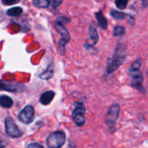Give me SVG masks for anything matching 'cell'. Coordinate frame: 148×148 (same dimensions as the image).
<instances>
[{"label": "cell", "instance_id": "obj_1", "mask_svg": "<svg viewBox=\"0 0 148 148\" xmlns=\"http://www.w3.org/2000/svg\"><path fill=\"white\" fill-rule=\"evenodd\" d=\"M69 22H70V19L66 17H59L55 20V27L56 30L60 33L61 36H62L59 42V46L61 52L63 54L65 51V46L70 40L69 31L65 27V25L67 24Z\"/></svg>", "mask_w": 148, "mask_h": 148}, {"label": "cell", "instance_id": "obj_2", "mask_svg": "<svg viewBox=\"0 0 148 148\" xmlns=\"http://www.w3.org/2000/svg\"><path fill=\"white\" fill-rule=\"evenodd\" d=\"M126 56H127L126 48L122 46H119L116 49L112 61H111V63L108 64V67H107V73L111 74L113 72L116 70L122 64L123 62L125 59Z\"/></svg>", "mask_w": 148, "mask_h": 148}, {"label": "cell", "instance_id": "obj_3", "mask_svg": "<svg viewBox=\"0 0 148 148\" xmlns=\"http://www.w3.org/2000/svg\"><path fill=\"white\" fill-rule=\"evenodd\" d=\"M66 142V134L62 131H56L51 133L46 140L49 148H62Z\"/></svg>", "mask_w": 148, "mask_h": 148}, {"label": "cell", "instance_id": "obj_4", "mask_svg": "<svg viewBox=\"0 0 148 148\" xmlns=\"http://www.w3.org/2000/svg\"><path fill=\"white\" fill-rule=\"evenodd\" d=\"M120 112V106L119 104H114L108 110L105 117V123L110 130L115 128L116 120L118 119Z\"/></svg>", "mask_w": 148, "mask_h": 148}, {"label": "cell", "instance_id": "obj_5", "mask_svg": "<svg viewBox=\"0 0 148 148\" xmlns=\"http://www.w3.org/2000/svg\"><path fill=\"white\" fill-rule=\"evenodd\" d=\"M86 111L85 107L82 103H75V108L72 111V117L73 121L77 127H82L85 124L84 114Z\"/></svg>", "mask_w": 148, "mask_h": 148}, {"label": "cell", "instance_id": "obj_6", "mask_svg": "<svg viewBox=\"0 0 148 148\" xmlns=\"http://www.w3.org/2000/svg\"><path fill=\"white\" fill-rule=\"evenodd\" d=\"M5 131L7 135L12 138H18L23 135V133L20 129L14 123L13 119L10 116H7L4 121Z\"/></svg>", "mask_w": 148, "mask_h": 148}, {"label": "cell", "instance_id": "obj_7", "mask_svg": "<svg viewBox=\"0 0 148 148\" xmlns=\"http://www.w3.org/2000/svg\"><path fill=\"white\" fill-rule=\"evenodd\" d=\"M34 108L32 106H26L20 112L18 115V119L20 122L25 124H29L33 122L34 120Z\"/></svg>", "mask_w": 148, "mask_h": 148}, {"label": "cell", "instance_id": "obj_8", "mask_svg": "<svg viewBox=\"0 0 148 148\" xmlns=\"http://www.w3.org/2000/svg\"><path fill=\"white\" fill-rule=\"evenodd\" d=\"M130 75L132 77L131 85L133 88L142 91V88H143V82L144 77L143 75L140 70L136 71V72H130Z\"/></svg>", "mask_w": 148, "mask_h": 148}, {"label": "cell", "instance_id": "obj_9", "mask_svg": "<svg viewBox=\"0 0 148 148\" xmlns=\"http://www.w3.org/2000/svg\"><path fill=\"white\" fill-rule=\"evenodd\" d=\"M89 34L90 37L89 39L88 40V41L86 42V45L88 46H93L94 45H95L97 43V42L98 41V30H97L96 27L94 25V23H92L90 25L89 27Z\"/></svg>", "mask_w": 148, "mask_h": 148}, {"label": "cell", "instance_id": "obj_10", "mask_svg": "<svg viewBox=\"0 0 148 148\" xmlns=\"http://www.w3.org/2000/svg\"><path fill=\"white\" fill-rule=\"evenodd\" d=\"M55 96V92L52 90L44 92L40 97V103L43 106H47L51 103Z\"/></svg>", "mask_w": 148, "mask_h": 148}, {"label": "cell", "instance_id": "obj_11", "mask_svg": "<svg viewBox=\"0 0 148 148\" xmlns=\"http://www.w3.org/2000/svg\"><path fill=\"white\" fill-rule=\"evenodd\" d=\"M13 105V101L8 95L0 96V106L4 108H10Z\"/></svg>", "mask_w": 148, "mask_h": 148}, {"label": "cell", "instance_id": "obj_12", "mask_svg": "<svg viewBox=\"0 0 148 148\" xmlns=\"http://www.w3.org/2000/svg\"><path fill=\"white\" fill-rule=\"evenodd\" d=\"M95 17L98 20L100 27L102 29H106L108 27V20L103 15L102 12H98L95 13Z\"/></svg>", "mask_w": 148, "mask_h": 148}, {"label": "cell", "instance_id": "obj_13", "mask_svg": "<svg viewBox=\"0 0 148 148\" xmlns=\"http://www.w3.org/2000/svg\"><path fill=\"white\" fill-rule=\"evenodd\" d=\"M23 13V9L20 7H13L7 10V14L10 17H18Z\"/></svg>", "mask_w": 148, "mask_h": 148}, {"label": "cell", "instance_id": "obj_14", "mask_svg": "<svg viewBox=\"0 0 148 148\" xmlns=\"http://www.w3.org/2000/svg\"><path fill=\"white\" fill-rule=\"evenodd\" d=\"M142 63H143V62H142V59H137V60L134 61L129 69V73L140 70V68L142 66Z\"/></svg>", "mask_w": 148, "mask_h": 148}, {"label": "cell", "instance_id": "obj_15", "mask_svg": "<svg viewBox=\"0 0 148 148\" xmlns=\"http://www.w3.org/2000/svg\"><path fill=\"white\" fill-rule=\"evenodd\" d=\"M33 3L38 8H47L49 6V0H33Z\"/></svg>", "mask_w": 148, "mask_h": 148}, {"label": "cell", "instance_id": "obj_16", "mask_svg": "<svg viewBox=\"0 0 148 148\" xmlns=\"http://www.w3.org/2000/svg\"><path fill=\"white\" fill-rule=\"evenodd\" d=\"M53 68H51L50 66H49V67L46 69V72H44L43 73H42L41 75H40V77L43 79H50L51 77H53Z\"/></svg>", "mask_w": 148, "mask_h": 148}, {"label": "cell", "instance_id": "obj_17", "mask_svg": "<svg viewBox=\"0 0 148 148\" xmlns=\"http://www.w3.org/2000/svg\"><path fill=\"white\" fill-rule=\"evenodd\" d=\"M111 15L113 18L116 20H124L125 18V14L116 10H112L111 12Z\"/></svg>", "mask_w": 148, "mask_h": 148}, {"label": "cell", "instance_id": "obj_18", "mask_svg": "<svg viewBox=\"0 0 148 148\" xmlns=\"http://www.w3.org/2000/svg\"><path fill=\"white\" fill-rule=\"evenodd\" d=\"M113 33L114 36H122L125 33V28L123 26L116 25L114 27Z\"/></svg>", "mask_w": 148, "mask_h": 148}, {"label": "cell", "instance_id": "obj_19", "mask_svg": "<svg viewBox=\"0 0 148 148\" xmlns=\"http://www.w3.org/2000/svg\"><path fill=\"white\" fill-rule=\"evenodd\" d=\"M0 90H7V91H15L16 88L12 85L7 84L6 82L0 80Z\"/></svg>", "mask_w": 148, "mask_h": 148}, {"label": "cell", "instance_id": "obj_20", "mask_svg": "<svg viewBox=\"0 0 148 148\" xmlns=\"http://www.w3.org/2000/svg\"><path fill=\"white\" fill-rule=\"evenodd\" d=\"M129 0H115V4L117 8L120 10H124L127 7L128 4Z\"/></svg>", "mask_w": 148, "mask_h": 148}, {"label": "cell", "instance_id": "obj_21", "mask_svg": "<svg viewBox=\"0 0 148 148\" xmlns=\"http://www.w3.org/2000/svg\"><path fill=\"white\" fill-rule=\"evenodd\" d=\"M27 148H44L43 146L42 145L39 144L38 143H30L27 145Z\"/></svg>", "mask_w": 148, "mask_h": 148}, {"label": "cell", "instance_id": "obj_22", "mask_svg": "<svg viewBox=\"0 0 148 148\" xmlns=\"http://www.w3.org/2000/svg\"><path fill=\"white\" fill-rule=\"evenodd\" d=\"M62 1L63 0H51V6L53 8H56V7H59L61 4H62Z\"/></svg>", "mask_w": 148, "mask_h": 148}, {"label": "cell", "instance_id": "obj_23", "mask_svg": "<svg viewBox=\"0 0 148 148\" xmlns=\"http://www.w3.org/2000/svg\"><path fill=\"white\" fill-rule=\"evenodd\" d=\"M4 5H12L18 1V0H1Z\"/></svg>", "mask_w": 148, "mask_h": 148}, {"label": "cell", "instance_id": "obj_24", "mask_svg": "<svg viewBox=\"0 0 148 148\" xmlns=\"http://www.w3.org/2000/svg\"><path fill=\"white\" fill-rule=\"evenodd\" d=\"M7 143H5L4 140L0 139V148H5L6 146H7Z\"/></svg>", "mask_w": 148, "mask_h": 148}, {"label": "cell", "instance_id": "obj_25", "mask_svg": "<svg viewBox=\"0 0 148 148\" xmlns=\"http://www.w3.org/2000/svg\"><path fill=\"white\" fill-rule=\"evenodd\" d=\"M143 1V7H147L148 6V0H142Z\"/></svg>", "mask_w": 148, "mask_h": 148}]
</instances>
